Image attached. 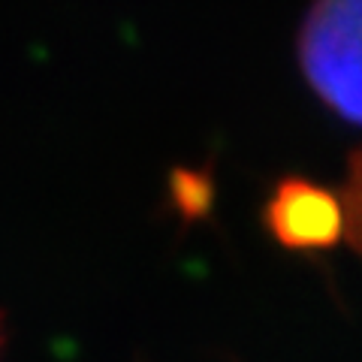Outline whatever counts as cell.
<instances>
[{
	"label": "cell",
	"mask_w": 362,
	"mask_h": 362,
	"mask_svg": "<svg viewBox=\"0 0 362 362\" xmlns=\"http://www.w3.org/2000/svg\"><path fill=\"white\" fill-rule=\"evenodd\" d=\"M359 6L362 0H314L296 42L314 97L347 124L359 121Z\"/></svg>",
	"instance_id": "1"
},
{
	"label": "cell",
	"mask_w": 362,
	"mask_h": 362,
	"mask_svg": "<svg viewBox=\"0 0 362 362\" xmlns=\"http://www.w3.org/2000/svg\"><path fill=\"white\" fill-rule=\"evenodd\" d=\"M0 344H4V335H0Z\"/></svg>",
	"instance_id": "3"
},
{
	"label": "cell",
	"mask_w": 362,
	"mask_h": 362,
	"mask_svg": "<svg viewBox=\"0 0 362 362\" xmlns=\"http://www.w3.org/2000/svg\"><path fill=\"white\" fill-rule=\"evenodd\" d=\"M266 230L281 247L296 254L332 251L356 242V166L347 194L308 178H284L266 202Z\"/></svg>",
	"instance_id": "2"
}]
</instances>
